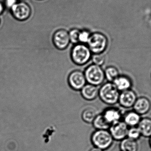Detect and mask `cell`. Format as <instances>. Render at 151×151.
<instances>
[{"instance_id": "1", "label": "cell", "mask_w": 151, "mask_h": 151, "mask_svg": "<svg viewBox=\"0 0 151 151\" xmlns=\"http://www.w3.org/2000/svg\"><path fill=\"white\" fill-rule=\"evenodd\" d=\"M119 95V91L113 83L109 82L103 84L98 91V96L101 100L111 105L118 103Z\"/></svg>"}, {"instance_id": "2", "label": "cell", "mask_w": 151, "mask_h": 151, "mask_svg": "<svg viewBox=\"0 0 151 151\" xmlns=\"http://www.w3.org/2000/svg\"><path fill=\"white\" fill-rule=\"evenodd\" d=\"M92 57V52L87 45L78 43L74 45L71 51V58L75 64L82 65L87 64Z\"/></svg>"}, {"instance_id": "3", "label": "cell", "mask_w": 151, "mask_h": 151, "mask_svg": "<svg viewBox=\"0 0 151 151\" xmlns=\"http://www.w3.org/2000/svg\"><path fill=\"white\" fill-rule=\"evenodd\" d=\"M108 42V37L105 35L99 32H95L91 34L87 44L92 53L100 54L105 51Z\"/></svg>"}, {"instance_id": "4", "label": "cell", "mask_w": 151, "mask_h": 151, "mask_svg": "<svg viewBox=\"0 0 151 151\" xmlns=\"http://www.w3.org/2000/svg\"><path fill=\"white\" fill-rule=\"evenodd\" d=\"M84 73L87 82L95 86L101 85L105 79L104 71L101 66L95 64L89 65Z\"/></svg>"}, {"instance_id": "5", "label": "cell", "mask_w": 151, "mask_h": 151, "mask_svg": "<svg viewBox=\"0 0 151 151\" xmlns=\"http://www.w3.org/2000/svg\"><path fill=\"white\" fill-rule=\"evenodd\" d=\"M92 141L97 148L105 150L111 145L113 137L111 133L106 130H98L93 134Z\"/></svg>"}, {"instance_id": "6", "label": "cell", "mask_w": 151, "mask_h": 151, "mask_svg": "<svg viewBox=\"0 0 151 151\" xmlns=\"http://www.w3.org/2000/svg\"><path fill=\"white\" fill-rule=\"evenodd\" d=\"M14 18L18 21H25L31 16V9L27 3L19 1L10 10Z\"/></svg>"}, {"instance_id": "7", "label": "cell", "mask_w": 151, "mask_h": 151, "mask_svg": "<svg viewBox=\"0 0 151 151\" xmlns=\"http://www.w3.org/2000/svg\"><path fill=\"white\" fill-rule=\"evenodd\" d=\"M52 41L55 47L59 50L67 48L70 43L68 31L63 29L57 30L52 35Z\"/></svg>"}, {"instance_id": "8", "label": "cell", "mask_w": 151, "mask_h": 151, "mask_svg": "<svg viewBox=\"0 0 151 151\" xmlns=\"http://www.w3.org/2000/svg\"><path fill=\"white\" fill-rule=\"evenodd\" d=\"M68 82L70 87L75 91H80L86 84L84 73L79 70L73 71L69 74Z\"/></svg>"}, {"instance_id": "9", "label": "cell", "mask_w": 151, "mask_h": 151, "mask_svg": "<svg viewBox=\"0 0 151 151\" xmlns=\"http://www.w3.org/2000/svg\"><path fill=\"white\" fill-rule=\"evenodd\" d=\"M128 130L127 125L124 122H114L111 125L110 128L113 138L118 140L124 139L127 135Z\"/></svg>"}, {"instance_id": "10", "label": "cell", "mask_w": 151, "mask_h": 151, "mask_svg": "<svg viewBox=\"0 0 151 151\" xmlns=\"http://www.w3.org/2000/svg\"><path fill=\"white\" fill-rule=\"evenodd\" d=\"M137 98L135 92L129 89L120 93L118 102L122 107L129 108L133 107Z\"/></svg>"}, {"instance_id": "11", "label": "cell", "mask_w": 151, "mask_h": 151, "mask_svg": "<svg viewBox=\"0 0 151 151\" xmlns=\"http://www.w3.org/2000/svg\"><path fill=\"white\" fill-rule=\"evenodd\" d=\"M134 111L139 115L147 113L151 108V103L150 100L145 97H141L137 98L133 106Z\"/></svg>"}, {"instance_id": "12", "label": "cell", "mask_w": 151, "mask_h": 151, "mask_svg": "<svg viewBox=\"0 0 151 151\" xmlns=\"http://www.w3.org/2000/svg\"><path fill=\"white\" fill-rule=\"evenodd\" d=\"M80 91L82 97L89 101L94 100L98 96L97 86L89 83L86 84Z\"/></svg>"}, {"instance_id": "13", "label": "cell", "mask_w": 151, "mask_h": 151, "mask_svg": "<svg viewBox=\"0 0 151 151\" xmlns=\"http://www.w3.org/2000/svg\"><path fill=\"white\" fill-rule=\"evenodd\" d=\"M113 83L119 91H123L130 89L132 85L131 79L124 75L119 76Z\"/></svg>"}, {"instance_id": "14", "label": "cell", "mask_w": 151, "mask_h": 151, "mask_svg": "<svg viewBox=\"0 0 151 151\" xmlns=\"http://www.w3.org/2000/svg\"><path fill=\"white\" fill-rule=\"evenodd\" d=\"M103 115L106 120L111 124L120 121L121 117L120 111L115 107H111L106 109L104 112Z\"/></svg>"}, {"instance_id": "15", "label": "cell", "mask_w": 151, "mask_h": 151, "mask_svg": "<svg viewBox=\"0 0 151 151\" xmlns=\"http://www.w3.org/2000/svg\"><path fill=\"white\" fill-rule=\"evenodd\" d=\"M137 128L140 133L145 137H150L151 134V120L149 118L141 119Z\"/></svg>"}, {"instance_id": "16", "label": "cell", "mask_w": 151, "mask_h": 151, "mask_svg": "<svg viewBox=\"0 0 151 151\" xmlns=\"http://www.w3.org/2000/svg\"><path fill=\"white\" fill-rule=\"evenodd\" d=\"M93 123L95 127L98 130H106L111 125L106 120L103 114L97 115Z\"/></svg>"}, {"instance_id": "17", "label": "cell", "mask_w": 151, "mask_h": 151, "mask_svg": "<svg viewBox=\"0 0 151 151\" xmlns=\"http://www.w3.org/2000/svg\"><path fill=\"white\" fill-rule=\"evenodd\" d=\"M141 120V117L137 113L134 111L128 112L125 115L124 122L127 125L130 126H135L138 125Z\"/></svg>"}, {"instance_id": "18", "label": "cell", "mask_w": 151, "mask_h": 151, "mask_svg": "<svg viewBox=\"0 0 151 151\" xmlns=\"http://www.w3.org/2000/svg\"><path fill=\"white\" fill-rule=\"evenodd\" d=\"M121 148L122 151H137L138 145L135 140L127 138L122 141Z\"/></svg>"}, {"instance_id": "19", "label": "cell", "mask_w": 151, "mask_h": 151, "mask_svg": "<svg viewBox=\"0 0 151 151\" xmlns=\"http://www.w3.org/2000/svg\"><path fill=\"white\" fill-rule=\"evenodd\" d=\"M105 79H107L109 82H113V81L119 76V73L118 69L113 66H108L104 71Z\"/></svg>"}, {"instance_id": "20", "label": "cell", "mask_w": 151, "mask_h": 151, "mask_svg": "<svg viewBox=\"0 0 151 151\" xmlns=\"http://www.w3.org/2000/svg\"><path fill=\"white\" fill-rule=\"evenodd\" d=\"M96 112L93 108H88L85 109L82 113V119L87 123L93 122L96 117Z\"/></svg>"}, {"instance_id": "21", "label": "cell", "mask_w": 151, "mask_h": 151, "mask_svg": "<svg viewBox=\"0 0 151 151\" xmlns=\"http://www.w3.org/2000/svg\"><path fill=\"white\" fill-rule=\"evenodd\" d=\"M80 31L78 28H73L68 32L70 42L74 45L79 43V36Z\"/></svg>"}, {"instance_id": "22", "label": "cell", "mask_w": 151, "mask_h": 151, "mask_svg": "<svg viewBox=\"0 0 151 151\" xmlns=\"http://www.w3.org/2000/svg\"><path fill=\"white\" fill-rule=\"evenodd\" d=\"M93 64L101 66L105 63V58L103 53L94 54L91 57Z\"/></svg>"}, {"instance_id": "23", "label": "cell", "mask_w": 151, "mask_h": 151, "mask_svg": "<svg viewBox=\"0 0 151 151\" xmlns=\"http://www.w3.org/2000/svg\"><path fill=\"white\" fill-rule=\"evenodd\" d=\"M91 33L90 31L87 29L81 30L79 36V42L84 44L87 43Z\"/></svg>"}, {"instance_id": "24", "label": "cell", "mask_w": 151, "mask_h": 151, "mask_svg": "<svg viewBox=\"0 0 151 151\" xmlns=\"http://www.w3.org/2000/svg\"><path fill=\"white\" fill-rule=\"evenodd\" d=\"M141 133L139 129L137 128H132L129 130H128L127 135L129 138L135 140L140 137Z\"/></svg>"}, {"instance_id": "25", "label": "cell", "mask_w": 151, "mask_h": 151, "mask_svg": "<svg viewBox=\"0 0 151 151\" xmlns=\"http://www.w3.org/2000/svg\"><path fill=\"white\" fill-rule=\"evenodd\" d=\"M18 1L19 0H2V2L5 7V9L10 10Z\"/></svg>"}, {"instance_id": "26", "label": "cell", "mask_w": 151, "mask_h": 151, "mask_svg": "<svg viewBox=\"0 0 151 151\" xmlns=\"http://www.w3.org/2000/svg\"><path fill=\"white\" fill-rule=\"evenodd\" d=\"M5 7L1 1H0V16L3 13L5 10Z\"/></svg>"}, {"instance_id": "27", "label": "cell", "mask_w": 151, "mask_h": 151, "mask_svg": "<svg viewBox=\"0 0 151 151\" xmlns=\"http://www.w3.org/2000/svg\"><path fill=\"white\" fill-rule=\"evenodd\" d=\"M90 151H103L101 149H98V148H94L93 149H91Z\"/></svg>"}, {"instance_id": "28", "label": "cell", "mask_w": 151, "mask_h": 151, "mask_svg": "<svg viewBox=\"0 0 151 151\" xmlns=\"http://www.w3.org/2000/svg\"><path fill=\"white\" fill-rule=\"evenodd\" d=\"M19 1H23V0H19Z\"/></svg>"}]
</instances>
